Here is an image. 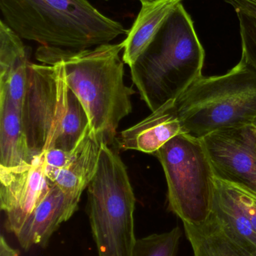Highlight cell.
<instances>
[{
	"instance_id": "ac0fdd59",
	"label": "cell",
	"mask_w": 256,
	"mask_h": 256,
	"mask_svg": "<svg viewBox=\"0 0 256 256\" xmlns=\"http://www.w3.org/2000/svg\"><path fill=\"white\" fill-rule=\"evenodd\" d=\"M181 236V230L177 226L168 232L138 239L132 256H175Z\"/></svg>"
},
{
	"instance_id": "d4e9b609",
	"label": "cell",
	"mask_w": 256,
	"mask_h": 256,
	"mask_svg": "<svg viewBox=\"0 0 256 256\" xmlns=\"http://www.w3.org/2000/svg\"><path fill=\"white\" fill-rule=\"evenodd\" d=\"M253 124H255V126H256V120H255V122H254Z\"/></svg>"
},
{
	"instance_id": "cb8c5ba5",
	"label": "cell",
	"mask_w": 256,
	"mask_h": 256,
	"mask_svg": "<svg viewBox=\"0 0 256 256\" xmlns=\"http://www.w3.org/2000/svg\"><path fill=\"white\" fill-rule=\"evenodd\" d=\"M141 2V4H152V3L158 2L162 1V0H139Z\"/></svg>"
},
{
	"instance_id": "2e32d148",
	"label": "cell",
	"mask_w": 256,
	"mask_h": 256,
	"mask_svg": "<svg viewBox=\"0 0 256 256\" xmlns=\"http://www.w3.org/2000/svg\"><path fill=\"white\" fill-rule=\"evenodd\" d=\"M177 0H162L152 4H142L132 28L123 40V60L131 67L147 49Z\"/></svg>"
},
{
	"instance_id": "7a4b0ae2",
	"label": "cell",
	"mask_w": 256,
	"mask_h": 256,
	"mask_svg": "<svg viewBox=\"0 0 256 256\" xmlns=\"http://www.w3.org/2000/svg\"><path fill=\"white\" fill-rule=\"evenodd\" d=\"M204 58L193 21L179 2L129 67L131 78L141 100L153 112L177 99L202 76Z\"/></svg>"
},
{
	"instance_id": "7c38bea8",
	"label": "cell",
	"mask_w": 256,
	"mask_h": 256,
	"mask_svg": "<svg viewBox=\"0 0 256 256\" xmlns=\"http://www.w3.org/2000/svg\"><path fill=\"white\" fill-rule=\"evenodd\" d=\"M30 62L22 38L0 21V92L22 110Z\"/></svg>"
},
{
	"instance_id": "7402d4cb",
	"label": "cell",
	"mask_w": 256,
	"mask_h": 256,
	"mask_svg": "<svg viewBox=\"0 0 256 256\" xmlns=\"http://www.w3.org/2000/svg\"><path fill=\"white\" fill-rule=\"evenodd\" d=\"M235 12H243L256 18V0H224Z\"/></svg>"
},
{
	"instance_id": "5b68a950",
	"label": "cell",
	"mask_w": 256,
	"mask_h": 256,
	"mask_svg": "<svg viewBox=\"0 0 256 256\" xmlns=\"http://www.w3.org/2000/svg\"><path fill=\"white\" fill-rule=\"evenodd\" d=\"M183 134L195 138L253 124L256 69L243 57L227 73L201 76L174 100Z\"/></svg>"
},
{
	"instance_id": "8992f818",
	"label": "cell",
	"mask_w": 256,
	"mask_h": 256,
	"mask_svg": "<svg viewBox=\"0 0 256 256\" xmlns=\"http://www.w3.org/2000/svg\"><path fill=\"white\" fill-rule=\"evenodd\" d=\"M135 208L126 165L102 142L97 171L87 186V212L99 256H133Z\"/></svg>"
},
{
	"instance_id": "d6986e66",
	"label": "cell",
	"mask_w": 256,
	"mask_h": 256,
	"mask_svg": "<svg viewBox=\"0 0 256 256\" xmlns=\"http://www.w3.org/2000/svg\"><path fill=\"white\" fill-rule=\"evenodd\" d=\"M236 14L240 26L241 56L256 69V18L243 12Z\"/></svg>"
},
{
	"instance_id": "4316f807",
	"label": "cell",
	"mask_w": 256,
	"mask_h": 256,
	"mask_svg": "<svg viewBox=\"0 0 256 256\" xmlns=\"http://www.w3.org/2000/svg\"><path fill=\"white\" fill-rule=\"evenodd\" d=\"M177 1L181 2V1H182V0H177Z\"/></svg>"
},
{
	"instance_id": "44dd1931",
	"label": "cell",
	"mask_w": 256,
	"mask_h": 256,
	"mask_svg": "<svg viewBox=\"0 0 256 256\" xmlns=\"http://www.w3.org/2000/svg\"><path fill=\"white\" fill-rule=\"evenodd\" d=\"M75 148L72 150L51 148L45 152V174L67 166L73 159Z\"/></svg>"
},
{
	"instance_id": "8fae6325",
	"label": "cell",
	"mask_w": 256,
	"mask_h": 256,
	"mask_svg": "<svg viewBox=\"0 0 256 256\" xmlns=\"http://www.w3.org/2000/svg\"><path fill=\"white\" fill-rule=\"evenodd\" d=\"M183 134L174 100L164 104L117 137L119 148L154 154L171 138Z\"/></svg>"
},
{
	"instance_id": "52a82bcc",
	"label": "cell",
	"mask_w": 256,
	"mask_h": 256,
	"mask_svg": "<svg viewBox=\"0 0 256 256\" xmlns=\"http://www.w3.org/2000/svg\"><path fill=\"white\" fill-rule=\"evenodd\" d=\"M154 155L165 173L169 210L183 222H205L213 209L216 178L201 138L180 134Z\"/></svg>"
},
{
	"instance_id": "3957f363",
	"label": "cell",
	"mask_w": 256,
	"mask_h": 256,
	"mask_svg": "<svg viewBox=\"0 0 256 256\" xmlns=\"http://www.w3.org/2000/svg\"><path fill=\"white\" fill-rule=\"evenodd\" d=\"M0 10L21 38L42 46L88 49L129 32L88 0H0Z\"/></svg>"
},
{
	"instance_id": "603a6c76",
	"label": "cell",
	"mask_w": 256,
	"mask_h": 256,
	"mask_svg": "<svg viewBox=\"0 0 256 256\" xmlns=\"http://www.w3.org/2000/svg\"><path fill=\"white\" fill-rule=\"evenodd\" d=\"M19 252L8 244L4 236L0 238V256H18Z\"/></svg>"
},
{
	"instance_id": "4fadbf2b",
	"label": "cell",
	"mask_w": 256,
	"mask_h": 256,
	"mask_svg": "<svg viewBox=\"0 0 256 256\" xmlns=\"http://www.w3.org/2000/svg\"><path fill=\"white\" fill-rule=\"evenodd\" d=\"M102 142L89 126L75 147L70 164L47 173L46 177L68 195L81 198L97 171Z\"/></svg>"
},
{
	"instance_id": "484cf974",
	"label": "cell",
	"mask_w": 256,
	"mask_h": 256,
	"mask_svg": "<svg viewBox=\"0 0 256 256\" xmlns=\"http://www.w3.org/2000/svg\"><path fill=\"white\" fill-rule=\"evenodd\" d=\"M103 1H109V0H103Z\"/></svg>"
},
{
	"instance_id": "6da1fadb",
	"label": "cell",
	"mask_w": 256,
	"mask_h": 256,
	"mask_svg": "<svg viewBox=\"0 0 256 256\" xmlns=\"http://www.w3.org/2000/svg\"><path fill=\"white\" fill-rule=\"evenodd\" d=\"M123 43L72 50L41 45L36 58L42 64H63L69 88L81 102L92 130L102 142L112 144L120 122L132 112L135 93L124 81Z\"/></svg>"
},
{
	"instance_id": "9a60e30c",
	"label": "cell",
	"mask_w": 256,
	"mask_h": 256,
	"mask_svg": "<svg viewBox=\"0 0 256 256\" xmlns=\"http://www.w3.org/2000/svg\"><path fill=\"white\" fill-rule=\"evenodd\" d=\"M212 212L228 237L252 256H256V231L222 180L216 178Z\"/></svg>"
},
{
	"instance_id": "9c48e42d",
	"label": "cell",
	"mask_w": 256,
	"mask_h": 256,
	"mask_svg": "<svg viewBox=\"0 0 256 256\" xmlns=\"http://www.w3.org/2000/svg\"><path fill=\"white\" fill-rule=\"evenodd\" d=\"M46 177L45 153L27 165L0 166V208L6 214V230L16 234L30 214L51 189Z\"/></svg>"
},
{
	"instance_id": "30bf717a",
	"label": "cell",
	"mask_w": 256,
	"mask_h": 256,
	"mask_svg": "<svg viewBox=\"0 0 256 256\" xmlns=\"http://www.w3.org/2000/svg\"><path fill=\"white\" fill-rule=\"evenodd\" d=\"M81 198L68 195L52 183L49 192L27 218L15 234L23 249L45 246L62 224L78 210Z\"/></svg>"
},
{
	"instance_id": "ba28073f",
	"label": "cell",
	"mask_w": 256,
	"mask_h": 256,
	"mask_svg": "<svg viewBox=\"0 0 256 256\" xmlns=\"http://www.w3.org/2000/svg\"><path fill=\"white\" fill-rule=\"evenodd\" d=\"M216 178L256 195V126L211 132L201 138Z\"/></svg>"
},
{
	"instance_id": "277c9868",
	"label": "cell",
	"mask_w": 256,
	"mask_h": 256,
	"mask_svg": "<svg viewBox=\"0 0 256 256\" xmlns=\"http://www.w3.org/2000/svg\"><path fill=\"white\" fill-rule=\"evenodd\" d=\"M23 124L34 156L51 148L72 150L89 127L87 114L69 88L63 64L29 66Z\"/></svg>"
},
{
	"instance_id": "ffe728a7",
	"label": "cell",
	"mask_w": 256,
	"mask_h": 256,
	"mask_svg": "<svg viewBox=\"0 0 256 256\" xmlns=\"http://www.w3.org/2000/svg\"><path fill=\"white\" fill-rule=\"evenodd\" d=\"M223 182V180H222ZM228 192L235 198L256 231V195L243 188L223 182Z\"/></svg>"
},
{
	"instance_id": "e0dca14e",
	"label": "cell",
	"mask_w": 256,
	"mask_h": 256,
	"mask_svg": "<svg viewBox=\"0 0 256 256\" xmlns=\"http://www.w3.org/2000/svg\"><path fill=\"white\" fill-rule=\"evenodd\" d=\"M183 226L193 256H252L228 237L213 212L202 224Z\"/></svg>"
},
{
	"instance_id": "5bb4252c",
	"label": "cell",
	"mask_w": 256,
	"mask_h": 256,
	"mask_svg": "<svg viewBox=\"0 0 256 256\" xmlns=\"http://www.w3.org/2000/svg\"><path fill=\"white\" fill-rule=\"evenodd\" d=\"M34 156L29 147L21 110L6 93L0 92V166L27 165Z\"/></svg>"
}]
</instances>
